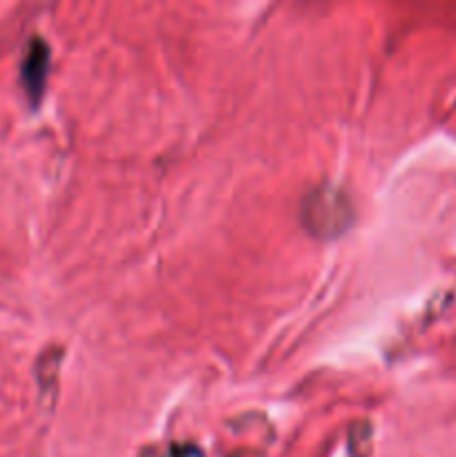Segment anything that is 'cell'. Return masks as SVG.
I'll return each mask as SVG.
<instances>
[{
    "mask_svg": "<svg viewBox=\"0 0 456 457\" xmlns=\"http://www.w3.org/2000/svg\"><path fill=\"white\" fill-rule=\"evenodd\" d=\"M304 226L317 237H335L351 223V204L338 187L320 186L302 204Z\"/></svg>",
    "mask_w": 456,
    "mask_h": 457,
    "instance_id": "obj_1",
    "label": "cell"
},
{
    "mask_svg": "<svg viewBox=\"0 0 456 457\" xmlns=\"http://www.w3.org/2000/svg\"><path fill=\"white\" fill-rule=\"evenodd\" d=\"M47 62H49V52L45 47V43L40 38H34L30 45V52H27L25 65H22V79H25L27 89L30 94H40L45 83V74H47Z\"/></svg>",
    "mask_w": 456,
    "mask_h": 457,
    "instance_id": "obj_2",
    "label": "cell"
}]
</instances>
